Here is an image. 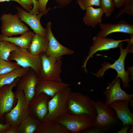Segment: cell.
<instances>
[{
	"label": "cell",
	"instance_id": "obj_1",
	"mask_svg": "<svg viewBox=\"0 0 133 133\" xmlns=\"http://www.w3.org/2000/svg\"><path fill=\"white\" fill-rule=\"evenodd\" d=\"M130 40L126 47L123 48L122 42L119 45L120 54L118 59L113 63L105 62L101 64L102 67L100 69L96 74H94L98 78L103 77L105 72L108 69L112 68L115 70L117 72L116 78H119L121 80L123 84V88L126 89L130 87V78L129 77L130 73L129 70L126 71L125 68V61L127 54L133 52V36H131Z\"/></svg>",
	"mask_w": 133,
	"mask_h": 133
},
{
	"label": "cell",
	"instance_id": "obj_2",
	"mask_svg": "<svg viewBox=\"0 0 133 133\" xmlns=\"http://www.w3.org/2000/svg\"><path fill=\"white\" fill-rule=\"evenodd\" d=\"M68 113L73 115H89L95 118L97 115L92 100L87 95L71 92L67 101Z\"/></svg>",
	"mask_w": 133,
	"mask_h": 133
},
{
	"label": "cell",
	"instance_id": "obj_3",
	"mask_svg": "<svg viewBox=\"0 0 133 133\" xmlns=\"http://www.w3.org/2000/svg\"><path fill=\"white\" fill-rule=\"evenodd\" d=\"M92 102L97 113L94 126L100 129L103 133L118 124L120 120L113 109L101 100H92Z\"/></svg>",
	"mask_w": 133,
	"mask_h": 133
},
{
	"label": "cell",
	"instance_id": "obj_4",
	"mask_svg": "<svg viewBox=\"0 0 133 133\" xmlns=\"http://www.w3.org/2000/svg\"><path fill=\"white\" fill-rule=\"evenodd\" d=\"M71 88L68 86L56 93L50 100L48 112L42 123L55 120L58 117L68 113L67 100Z\"/></svg>",
	"mask_w": 133,
	"mask_h": 133
},
{
	"label": "cell",
	"instance_id": "obj_5",
	"mask_svg": "<svg viewBox=\"0 0 133 133\" xmlns=\"http://www.w3.org/2000/svg\"><path fill=\"white\" fill-rule=\"evenodd\" d=\"M42 68L38 75L39 80H50L61 82L62 57L56 58L48 56L45 53L40 54Z\"/></svg>",
	"mask_w": 133,
	"mask_h": 133
},
{
	"label": "cell",
	"instance_id": "obj_6",
	"mask_svg": "<svg viewBox=\"0 0 133 133\" xmlns=\"http://www.w3.org/2000/svg\"><path fill=\"white\" fill-rule=\"evenodd\" d=\"M95 120L86 114L73 115L68 113L55 120L64 126L70 133H77L93 126Z\"/></svg>",
	"mask_w": 133,
	"mask_h": 133
},
{
	"label": "cell",
	"instance_id": "obj_7",
	"mask_svg": "<svg viewBox=\"0 0 133 133\" xmlns=\"http://www.w3.org/2000/svg\"><path fill=\"white\" fill-rule=\"evenodd\" d=\"M15 92L17 99L16 104L9 112L4 115L3 118L5 123L18 126L29 115L28 104L23 91H16Z\"/></svg>",
	"mask_w": 133,
	"mask_h": 133
},
{
	"label": "cell",
	"instance_id": "obj_8",
	"mask_svg": "<svg viewBox=\"0 0 133 133\" xmlns=\"http://www.w3.org/2000/svg\"><path fill=\"white\" fill-rule=\"evenodd\" d=\"M8 60H14L21 67H30L33 69L37 75L42 68V62L40 54L34 55L31 53L27 49L18 47L16 50L10 53Z\"/></svg>",
	"mask_w": 133,
	"mask_h": 133
},
{
	"label": "cell",
	"instance_id": "obj_9",
	"mask_svg": "<svg viewBox=\"0 0 133 133\" xmlns=\"http://www.w3.org/2000/svg\"><path fill=\"white\" fill-rule=\"evenodd\" d=\"M0 19L1 32L6 36L22 34L30 30L27 26L20 20L17 14H3L1 15Z\"/></svg>",
	"mask_w": 133,
	"mask_h": 133
},
{
	"label": "cell",
	"instance_id": "obj_10",
	"mask_svg": "<svg viewBox=\"0 0 133 133\" xmlns=\"http://www.w3.org/2000/svg\"><path fill=\"white\" fill-rule=\"evenodd\" d=\"M20 77L16 78L12 83L0 87V123L4 124L3 116L9 112L17 101L15 92L12 91Z\"/></svg>",
	"mask_w": 133,
	"mask_h": 133
},
{
	"label": "cell",
	"instance_id": "obj_11",
	"mask_svg": "<svg viewBox=\"0 0 133 133\" xmlns=\"http://www.w3.org/2000/svg\"><path fill=\"white\" fill-rule=\"evenodd\" d=\"M52 98L43 93L35 95L28 105L30 115L42 122L48 112V104Z\"/></svg>",
	"mask_w": 133,
	"mask_h": 133
},
{
	"label": "cell",
	"instance_id": "obj_12",
	"mask_svg": "<svg viewBox=\"0 0 133 133\" xmlns=\"http://www.w3.org/2000/svg\"><path fill=\"white\" fill-rule=\"evenodd\" d=\"M38 80L37 74L30 68L17 83L16 91H23L28 104L35 95V88Z\"/></svg>",
	"mask_w": 133,
	"mask_h": 133
},
{
	"label": "cell",
	"instance_id": "obj_13",
	"mask_svg": "<svg viewBox=\"0 0 133 133\" xmlns=\"http://www.w3.org/2000/svg\"><path fill=\"white\" fill-rule=\"evenodd\" d=\"M17 13L20 19L28 24L36 34L47 35L46 28L42 26L40 19L43 16L46 14L51 9L47 8L44 12L37 14H33L19 7H16Z\"/></svg>",
	"mask_w": 133,
	"mask_h": 133
},
{
	"label": "cell",
	"instance_id": "obj_14",
	"mask_svg": "<svg viewBox=\"0 0 133 133\" xmlns=\"http://www.w3.org/2000/svg\"><path fill=\"white\" fill-rule=\"evenodd\" d=\"M130 39L120 40H116L109 38H102L97 36L94 37L93 42L90 47L89 51L85 58L82 66L83 68L86 71V66L89 59L93 57L94 54L98 51L108 50L117 48L120 43L123 42L128 41Z\"/></svg>",
	"mask_w": 133,
	"mask_h": 133
},
{
	"label": "cell",
	"instance_id": "obj_15",
	"mask_svg": "<svg viewBox=\"0 0 133 133\" xmlns=\"http://www.w3.org/2000/svg\"><path fill=\"white\" fill-rule=\"evenodd\" d=\"M121 80L116 78L108 86L104 92L106 98L105 104L109 106L114 102L120 100H133V94H129L123 90L121 86Z\"/></svg>",
	"mask_w": 133,
	"mask_h": 133
},
{
	"label": "cell",
	"instance_id": "obj_16",
	"mask_svg": "<svg viewBox=\"0 0 133 133\" xmlns=\"http://www.w3.org/2000/svg\"><path fill=\"white\" fill-rule=\"evenodd\" d=\"M51 23L49 22L46 24V29L49 43L47 50L45 53L47 56L56 58L62 57L65 55H71L74 51L61 44L56 39L52 32Z\"/></svg>",
	"mask_w": 133,
	"mask_h": 133
},
{
	"label": "cell",
	"instance_id": "obj_17",
	"mask_svg": "<svg viewBox=\"0 0 133 133\" xmlns=\"http://www.w3.org/2000/svg\"><path fill=\"white\" fill-rule=\"evenodd\" d=\"M100 30L97 36L102 38H106L111 33H121L133 34V25L124 20H120L115 24L99 23Z\"/></svg>",
	"mask_w": 133,
	"mask_h": 133
},
{
	"label": "cell",
	"instance_id": "obj_18",
	"mask_svg": "<svg viewBox=\"0 0 133 133\" xmlns=\"http://www.w3.org/2000/svg\"><path fill=\"white\" fill-rule=\"evenodd\" d=\"M68 83L50 80H38L35 88V95L43 93L53 97L58 92L69 86Z\"/></svg>",
	"mask_w": 133,
	"mask_h": 133
},
{
	"label": "cell",
	"instance_id": "obj_19",
	"mask_svg": "<svg viewBox=\"0 0 133 133\" xmlns=\"http://www.w3.org/2000/svg\"><path fill=\"white\" fill-rule=\"evenodd\" d=\"M129 103L127 100H120L109 106L114 110L118 118L123 123L122 126L126 124L133 125V114L129 109Z\"/></svg>",
	"mask_w": 133,
	"mask_h": 133
},
{
	"label": "cell",
	"instance_id": "obj_20",
	"mask_svg": "<svg viewBox=\"0 0 133 133\" xmlns=\"http://www.w3.org/2000/svg\"><path fill=\"white\" fill-rule=\"evenodd\" d=\"M83 18V22L86 25L94 28L102 21V17L104 14L101 7L94 8L93 6L87 8Z\"/></svg>",
	"mask_w": 133,
	"mask_h": 133
},
{
	"label": "cell",
	"instance_id": "obj_21",
	"mask_svg": "<svg viewBox=\"0 0 133 133\" xmlns=\"http://www.w3.org/2000/svg\"><path fill=\"white\" fill-rule=\"evenodd\" d=\"M49 40L47 35L35 33L27 49L32 54L35 55L45 53L47 50Z\"/></svg>",
	"mask_w": 133,
	"mask_h": 133
},
{
	"label": "cell",
	"instance_id": "obj_22",
	"mask_svg": "<svg viewBox=\"0 0 133 133\" xmlns=\"http://www.w3.org/2000/svg\"><path fill=\"white\" fill-rule=\"evenodd\" d=\"M35 34L33 32L30 30L18 37H8L1 34H0V41L11 42L21 48L27 49Z\"/></svg>",
	"mask_w": 133,
	"mask_h": 133
},
{
	"label": "cell",
	"instance_id": "obj_23",
	"mask_svg": "<svg viewBox=\"0 0 133 133\" xmlns=\"http://www.w3.org/2000/svg\"><path fill=\"white\" fill-rule=\"evenodd\" d=\"M34 133H70L63 125L55 120L41 123Z\"/></svg>",
	"mask_w": 133,
	"mask_h": 133
},
{
	"label": "cell",
	"instance_id": "obj_24",
	"mask_svg": "<svg viewBox=\"0 0 133 133\" xmlns=\"http://www.w3.org/2000/svg\"><path fill=\"white\" fill-rule=\"evenodd\" d=\"M31 68L21 67L9 72L0 75V87L12 83L17 78L26 73Z\"/></svg>",
	"mask_w": 133,
	"mask_h": 133
},
{
	"label": "cell",
	"instance_id": "obj_25",
	"mask_svg": "<svg viewBox=\"0 0 133 133\" xmlns=\"http://www.w3.org/2000/svg\"><path fill=\"white\" fill-rule=\"evenodd\" d=\"M41 122L29 115L21 121L19 126V133H34Z\"/></svg>",
	"mask_w": 133,
	"mask_h": 133
},
{
	"label": "cell",
	"instance_id": "obj_26",
	"mask_svg": "<svg viewBox=\"0 0 133 133\" xmlns=\"http://www.w3.org/2000/svg\"><path fill=\"white\" fill-rule=\"evenodd\" d=\"M0 58L3 60L8 61V58L11 53L16 50L19 46L13 43L8 41H0Z\"/></svg>",
	"mask_w": 133,
	"mask_h": 133
},
{
	"label": "cell",
	"instance_id": "obj_27",
	"mask_svg": "<svg viewBox=\"0 0 133 133\" xmlns=\"http://www.w3.org/2000/svg\"><path fill=\"white\" fill-rule=\"evenodd\" d=\"M20 67L16 62L7 61L0 58V75L9 72Z\"/></svg>",
	"mask_w": 133,
	"mask_h": 133
},
{
	"label": "cell",
	"instance_id": "obj_28",
	"mask_svg": "<svg viewBox=\"0 0 133 133\" xmlns=\"http://www.w3.org/2000/svg\"><path fill=\"white\" fill-rule=\"evenodd\" d=\"M100 7L107 17L111 15L116 7L113 0H100Z\"/></svg>",
	"mask_w": 133,
	"mask_h": 133
},
{
	"label": "cell",
	"instance_id": "obj_29",
	"mask_svg": "<svg viewBox=\"0 0 133 133\" xmlns=\"http://www.w3.org/2000/svg\"><path fill=\"white\" fill-rule=\"evenodd\" d=\"M122 9L120 10L116 16L117 19L124 14L131 16L133 15V0H125Z\"/></svg>",
	"mask_w": 133,
	"mask_h": 133
},
{
	"label": "cell",
	"instance_id": "obj_30",
	"mask_svg": "<svg viewBox=\"0 0 133 133\" xmlns=\"http://www.w3.org/2000/svg\"><path fill=\"white\" fill-rule=\"evenodd\" d=\"M100 0H77L80 8L84 10L88 7L93 6L100 7Z\"/></svg>",
	"mask_w": 133,
	"mask_h": 133
},
{
	"label": "cell",
	"instance_id": "obj_31",
	"mask_svg": "<svg viewBox=\"0 0 133 133\" xmlns=\"http://www.w3.org/2000/svg\"><path fill=\"white\" fill-rule=\"evenodd\" d=\"M82 133H103L100 129L94 126L90 127L82 131Z\"/></svg>",
	"mask_w": 133,
	"mask_h": 133
},
{
	"label": "cell",
	"instance_id": "obj_32",
	"mask_svg": "<svg viewBox=\"0 0 133 133\" xmlns=\"http://www.w3.org/2000/svg\"><path fill=\"white\" fill-rule=\"evenodd\" d=\"M39 2L38 10L39 13L45 11L47 9L46 6L49 0H37Z\"/></svg>",
	"mask_w": 133,
	"mask_h": 133
},
{
	"label": "cell",
	"instance_id": "obj_33",
	"mask_svg": "<svg viewBox=\"0 0 133 133\" xmlns=\"http://www.w3.org/2000/svg\"><path fill=\"white\" fill-rule=\"evenodd\" d=\"M33 3L32 9L29 12L33 14H37L40 13L39 12L38 9L39 2L37 0H32Z\"/></svg>",
	"mask_w": 133,
	"mask_h": 133
},
{
	"label": "cell",
	"instance_id": "obj_34",
	"mask_svg": "<svg viewBox=\"0 0 133 133\" xmlns=\"http://www.w3.org/2000/svg\"><path fill=\"white\" fill-rule=\"evenodd\" d=\"M73 0H56V2L60 7H63L69 4Z\"/></svg>",
	"mask_w": 133,
	"mask_h": 133
},
{
	"label": "cell",
	"instance_id": "obj_35",
	"mask_svg": "<svg viewBox=\"0 0 133 133\" xmlns=\"http://www.w3.org/2000/svg\"><path fill=\"white\" fill-rule=\"evenodd\" d=\"M5 133H19V126H10Z\"/></svg>",
	"mask_w": 133,
	"mask_h": 133
},
{
	"label": "cell",
	"instance_id": "obj_36",
	"mask_svg": "<svg viewBox=\"0 0 133 133\" xmlns=\"http://www.w3.org/2000/svg\"><path fill=\"white\" fill-rule=\"evenodd\" d=\"M24 5L29 8L31 10L32 9V5L33 3L32 0H19Z\"/></svg>",
	"mask_w": 133,
	"mask_h": 133
},
{
	"label": "cell",
	"instance_id": "obj_37",
	"mask_svg": "<svg viewBox=\"0 0 133 133\" xmlns=\"http://www.w3.org/2000/svg\"><path fill=\"white\" fill-rule=\"evenodd\" d=\"M10 126V125L8 124H3L0 123V133H5Z\"/></svg>",
	"mask_w": 133,
	"mask_h": 133
},
{
	"label": "cell",
	"instance_id": "obj_38",
	"mask_svg": "<svg viewBox=\"0 0 133 133\" xmlns=\"http://www.w3.org/2000/svg\"><path fill=\"white\" fill-rule=\"evenodd\" d=\"M10 1H14L17 2L21 5L25 9L26 11L28 12H29L31 10L29 8L23 4L19 0H0V3L5 1L9 2Z\"/></svg>",
	"mask_w": 133,
	"mask_h": 133
},
{
	"label": "cell",
	"instance_id": "obj_39",
	"mask_svg": "<svg viewBox=\"0 0 133 133\" xmlns=\"http://www.w3.org/2000/svg\"><path fill=\"white\" fill-rule=\"evenodd\" d=\"M116 7L120 8L123 6L125 0H113Z\"/></svg>",
	"mask_w": 133,
	"mask_h": 133
},
{
	"label": "cell",
	"instance_id": "obj_40",
	"mask_svg": "<svg viewBox=\"0 0 133 133\" xmlns=\"http://www.w3.org/2000/svg\"><path fill=\"white\" fill-rule=\"evenodd\" d=\"M130 126V125L128 124H126L124 125L122 128L116 133H127L128 132Z\"/></svg>",
	"mask_w": 133,
	"mask_h": 133
},
{
	"label": "cell",
	"instance_id": "obj_41",
	"mask_svg": "<svg viewBox=\"0 0 133 133\" xmlns=\"http://www.w3.org/2000/svg\"><path fill=\"white\" fill-rule=\"evenodd\" d=\"M128 131L129 133H133V125H130Z\"/></svg>",
	"mask_w": 133,
	"mask_h": 133
},
{
	"label": "cell",
	"instance_id": "obj_42",
	"mask_svg": "<svg viewBox=\"0 0 133 133\" xmlns=\"http://www.w3.org/2000/svg\"></svg>",
	"mask_w": 133,
	"mask_h": 133
},
{
	"label": "cell",
	"instance_id": "obj_43",
	"mask_svg": "<svg viewBox=\"0 0 133 133\" xmlns=\"http://www.w3.org/2000/svg\"></svg>",
	"mask_w": 133,
	"mask_h": 133
},
{
	"label": "cell",
	"instance_id": "obj_44",
	"mask_svg": "<svg viewBox=\"0 0 133 133\" xmlns=\"http://www.w3.org/2000/svg\"></svg>",
	"mask_w": 133,
	"mask_h": 133
}]
</instances>
